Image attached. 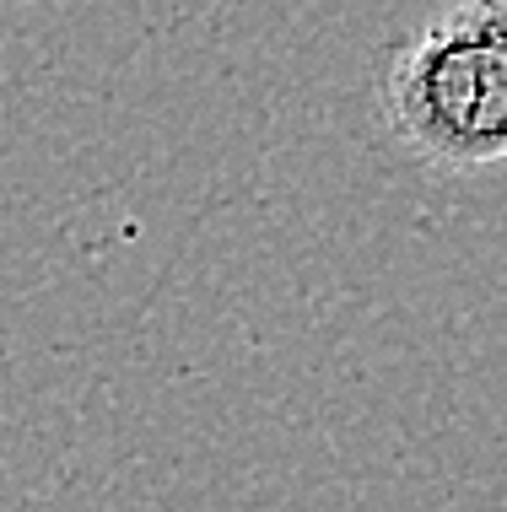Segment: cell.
<instances>
[{
	"mask_svg": "<svg viewBox=\"0 0 507 512\" xmlns=\"http://www.w3.org/2000/svg\"><path fill=\"white\" fill-rule=\"evenodd\" d=\"M383 119L437 173H507V0L448 6L400 44Z\"/></svg>",
	"mask_w": 507,
	"mask_h": 512,
	"instance_id": "cell-1",
	"label": "cell"
}]
</instances>
